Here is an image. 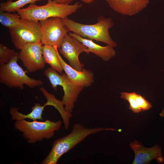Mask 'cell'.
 <instances>
[{
    "instance_id": "52a82bcc",
    "label": "cell",
    "mask_w": 164,
    "mask_h": 164,
    "mask_svg": "<svg viewBox=\"0 0 164 164\" xmlns=\"http://www.w3.org/2000/svg\"><path fill=\"white\" fill-rule=\"evenodd\" d=\"M11 41L15 48L20 50L25 44L41 41L39 21L22 19L17 26L9 29Z\"/></svg>"
},
{
    "instance_id": "e0dca14e",
    "label": "cell",
    "mask_w": 164,
    "mask_h": 164,
    "mask_svg": "<svg viewBox=\"0 0 164 164\" xmlns=\"http://www.w3.org/2000/svg\"><path fill=\"white\" fill-rule=\"evenodd\" d=\"M42 53L45 63L59 73H62L63 70L57 57L55 47L43 45Z\"/></svg>"
},
{
    "instance_id": "2e32d148",
    "label": "cell",
    "mask_w": 164,
    "mask_h": 164,
    "mask_svg": "<svg viewBox=\"0 0 164 164\" xmlns=\"http://www.w3.org/2000/svg\"><path fill=\"white\" fill-rule=\"evenodd\" d=\"M46 106L48 105L46 103L43 106H41L39 103H35L32 108L31 112L27 114L21 113L18 111V108L12 107L10 109V113L12 119L13 120L16 121L26 119L33 121L36 120L37 119L43 120L42 114L44 108Z\"/></svg>"
},
{
    "instance_id": "277c9868",
    "label": "cell",
    "mask_w": 164,
    "mask_h": 164,
    "mask_svg": "<svg viewBox=\"0 0 164 164\" xmlns=\"http://www.w3.org/2000/svg\"><path fill=\"white\" fill-rule=\"evenodd\" d=\"M19 53L15 52L9 62L0 66V82L9 88H19L21 90L26 85L33 88L43 84L41 80L29 77L23 69L18 64Z\"/></svg>"
},
{
    "instance_id": "7402d4cb",
    "label": "cell",
    "mask_w": 164,
    "mask_h": 164,
    "mask_svg": "<svg viewBox=\"0 0 164 164\" xmlns=\"http://www.w3.org/2000/svg\"><path fill=\"white\" fill-rule=\"evenodd\" d=\"M135 98L138 104L142 111H148L152 107L151 103L140 94L135 93Z\"/></svg>"
},
{
    "instance_id": "ba28073f",
    "label": "cell",
    "mask_w": 164,
    "mask_h": 164,
    "mask_svg": "<svg viewBox=\"0 0 164 164\" xmlns=\"http://www.w3.org/2000/svg\"><path fill=\"white\" fill-rule=\"evenodd\" d=\"M41 41L43 45L59 47L69 32L62 19L51 17L39 21Z\"/></svg>"
},
{
    "instance_id": "9c48e42d",
    "label": "cell",
    "mask_w": 164,
    "mask_h": 164,
    "mask_svg": "<svg viewBox=\"0 0 164 164\" xmlns=\"http://www.w3.org/2000/svg\"><path fill=\"white\" fill-rule=\"evenodd\" d=\"M43 45L41 41L27 43L20 50L19 59L28 72H34L45 67L42 53Z\"/></svg>"
},
{
    "instance_id": "ffe728a7",
    "label": "cell",
    "mask_w": 164,
    "mask_h": 164,
    "mask_svg": "<svg viewBox=\"0 0 164 164\" xmlns=\"http://www.w3.org/2000/svg\"><path fill=\"white\" fill-rule=\"evenodd\" d=\"M135 92H123L121 93L120 97L127 101L129 103V109L133 113H138L142 111L138 104L135 98Z\"/></svg>"
},
{
    "instance_id": "8fae6325",
    "label": "cell",
    "mask_w": 164,
    "mask_h": 164,
    "mask_svg": "<svg viewBox=\"0 0 164 164\" xmlns=\"http://www.w3.org/2000/svg\"><path fill=\"white\" fill-rule=\"evenodd\" d=\"M129 146L135 154L132 164H149L153 159H155L159 163L164 162L161 149L159 145H155L152 147L147 148L138 141L135 140L130 142Z\"/></svg>"
},
{
    "instance_id": "5bb4252c",
    "label": "cell",
    "mask_w": 164,
    "mask_h": 164,
    "mask_svg": "<svg viewBox=\"0 0 164 164\" xmlns=\"http://www.w3.org/2000/svg\"><path fill=\"white\" fill-rule=\"evenodd\" d=\"M80 41L87 47L86 53H91L101 58L104 61H109L116 55L114 48L107 45L105 46H101L93 42L92 40L83 37L73 32L68 33Z\"/></svg>"
},
{
    "instance_id": "4fadbf2b",
    "label": "cell",
    "mask_w": 164,
    "mask_h": 164,
    "mask_svg": "<svg viewBox=\"0 0 164 164\" xmlns=\"http://www.w3.org/2000/svg\"><path fill=\"white\" fill-rule=\"evenodd\" d=\"M114 11L123 15H136L148 6L149 0H106Z\"/></svg>"
},
{
    "instance_id": "d4e9b609",
    "label": "cell",
    "mask_w": 164,
    "mask_h": 164,
    "mask_svg": "<svg viewBox=\"0 0 164 164\" xmlns=\"http://www.w3.org/2000/svg\"><path fill=\"white\" fill-rule=\"evenodd\" d=\"M159 115L161 117H163L164 116V108L162 110L161 112L160 113Z\"/></svg>"
},
{
    "instance_id": "7c38bea8",
    "label": "cell",
    "mask_w": 164,
    "mask_h": 164,
    "mask_svg": "<svg viewBox=\"0 0 164 164\" xmlns=\"http://www.w3.org/2000/svg\"><path fill=\"white\" fill-rule=\"evenodd\" d=\"M53 46L62 68L70 80L75 85L84 87L91 85L94 81V75L91 71L83 68L81 71L74 69L63 60L58 52L57 46Z\"/></svg>"
},
{
    "instance_id": "ac0fdd59",
    "label": "cell",
    "mask_w": 164,
    "mask_h": 164,
    "mask_svg": "<svg viewBox=\"0 0 164 164\" xmlns=\"http://www.w3.org/2000/svg\"><path fill=\"white\" fill-rule=\"evenodd\" d=\"M43 0H18L12 1L9 0L0 4V11L11 12L16 11L27 4H35L36 2Z\"/></svg>"
},
{
    "instance_id": "9a60e30c",
    "label": "cell",
    "mask_w": 164,
    "mask_h": 164,
    "mask_svg": "<svg viewBox=\"0 0 164 164\" xmlns=\"http://www.w3.org/2000/svg\"><path fill=\"white\" fill-rule=\"evenodd\" d=\"M39 90L47 100L48 105L54 107L59 112L62 119L65 129H67L70 125V119L72 117L71 113L67 111L61 101L57 99L53 94L49 92L43 86Z\"/></svg>"
},
{
    "instance_id": "cb8c5ba5",
    "label": "cell",
    "mask_w": 164,
    "mask_h": 164,
    "mask_svg": "<svg viewBox=\"0 0 164 164\" xmlns=\"http://www.w3.org/2000/svg\"><path fill=\"white\" fill-rule=\"evenodd\" d=\"M83 2L86 3H90L93 2L94 0H80Z\"/></svg>"
},
{
    "instance_id": "5b68a950",
    "label": "cell",
    "mask_w": 164,
    "mask_h": 164,
    "mask_svg": "<svg viewBox=\"0 0 164 164\" xmlns=\"http://www.w3.org/2000/svg\"><path fill=\"white\" fill-rule=\"evenodd\" d=\"M62 123L60 120L53 121L46 119L43 122L36 120L30 122L22 119L15 121L14 125L15 129L23 133L22 136L29 143L34 144L44 139L52 138L55 132L60 129Z\"/></svg>"
},
{
    "instance_id": "8992f818",
    "label": "cell",
    "mask_w": 164,
    "mask_h": 164,
    "mask_svg": "<svg viewBox=\"0 0 164 164\" xmlns=\"http://www.w3.org/2000/svg\"><path fill=\"white\" fill-rule=\"evenodd\" d=\"M44 74L54 90H57L58 85L62 87L64 95L61 101L65 106V110L72 113L75 103L84 87L75 85L70 80L66 73L60 74L50 67L45 71Z\"/></svg>"
},
{
    "instance_id": "3957f363",
    "label": "cell",
    "mask_w": 164,
    "mask_h": 164,
    "mask_svg": "<svg viewBox=\"0 0 164 164\" xmlns=\"http://www.w3.org/2000/svg\"><path fill=\"white\" fill-rule=\"evenodd\" d=\"M82 4L76 2L73 4H65L53 1H48L45 5L39 6L30 4L25 8L16 12L22 19L40 21L51 17H58L62 19L67 18L81 8Z\"/></svg>"
},
{
    "instance_id": "6da1fadb",
    "label": "cell",
    "mask_w": 164,
    "mask_h": 164,
    "mask_svg": "<svg viewBox=\"0 0 164 164\" xmlns=\"http://www.w3.org/2000/svg\"><path fill=\"white\" fill-rule=\"evenodd\" d=\"M116 131L110 128H88L77 123L73 125L68 135L55 140L51 149L41 164H56L60 157L83 141L89 135L104 131Z\"/></svg>"
},
{
    "instance_id": "d6986e66",
    "label": "cell",
    "mask_w": 164,
    "mask_h": 164,
    "mask_svg": "<svg viewBox=\"0 0 164 164\" xmlns=\"http://www.w3.org/2000/svg\"><path fill=\"white\" fill-rule=\"evenodd\" d=\"M21 18L18 13L5 12L0 11V22L8 29L14 27L19 24Z\"/></svg>"
},
{
    "instance_id": "30bf717a",
    "label": "cell",
    "mask_w": 164,
    "mask_h": 164,
    "mask_svg": "<svg viewBox=\"0 0 164 164\" xmlns=\"http://www.w3.org/2000/svg\"><path fill=\"white\" fill-rule=\"evenodd\" d=\"M57 48L59 53L68 60L70 66L77 70H82L84 65L80 61L78 56L82 52H86V46L77 39L67 33Z\"/></svg>"
},
{
    "instance_id": "44dd1931",
    "label": "cell",
    "mask_w": 164,
    "mask_h": 164,
    "mask_svg": "<svg viewBox=\"0 0 164 164\" xmlns=\"http://www.w3.org/2000/svg\"><path fill=\"white\" fill-rule=\"evenodd\" d=\"M15 52L13 50L0 43V66L8 63Z\"/></svg>"
},
{
    "instance_id": "603a6c76",
    "label": "cell",
    "mask_w": 164,
    "mask_h": 164,
    "mask_svg": "<svg viewBox=\"0 0 164 164\" xmlns=\"http://www.w3.org/2000/svg\"><path fill=\"white\" fill-rule=\"evenodd\" d=\"M74 0H47L48 1H53L57 3L70 4Z\"/></svg>"
},
{
    "instance_id": "7a4b0ae2",
    "label": "cell",
    "mask_w": 164,
    "mask_h": 164,
    "mask_svg": "<svg viewBox=\"0 0 164 164\" xmlns=\"http://www.w3.org/2000/svg\"><path fill=\"white\" fill-rule=\"evenodd\" d=\"M63 19L69 31L84 38L103 42L113 48L117 46L109 32L114 25L111 18L100 16L97 18V22L92 25L81 24L68 18Z\"/></svg>"
}]
</instances>
